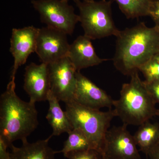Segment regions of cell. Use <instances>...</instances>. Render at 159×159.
<instances>
[{
	"label": "cell",
	"mask_w": 159,
	"mask_h": 159,
	"mask_svg": "<svg viewBox=\"0 0 159 159\" xmlns=\"http://www.w3.org/2000/svg\"><path fill=\"white\" fill-rule=\"evenodd\" d=\"M145 78V81L159 80V53L155 54L139 69Z\"/></svg>",
	"instance_id": "d6986e66"
},
{
	"label": "cell",
	"mask_w": 159,
	"mask_h": 159,
	"mask_svg": "<svg viewBox=\"0 0 159 159\" xmlns=\"http://www.w3.org/2000/svg\"><path fill=\"white\" fill-rule=\"evenodd\" d=\"M75 3L79 9V22L84 35L91 39L116 36L120 30L113 19L112 0L79 1Z\"/></svg>",
	"instance_id": "5b68a950"
},
{
	"label": "cell",
	"mask_w": 159,
	"mask_h": 159,
	"mask_svg": "<svg viewBox=\"0 0 159 159\" xmlns=\"http://www.w3.org/2000/svg\"><path fill=\"white\" fill-rule=\"evenodd\" d=\"M123 124L108 129L102 149V157L107 159H142L134 136Z\"/></svg>",
	"instance_id": "ba28073f"
},
{
	"label": "cell",
	"mask_w": 159,
	"mask_h": 159,
	"mask_svg": "<svg viewBox=\"0 0 159 159\" xmlns=\"http://www.w3.org/2000/svg\"><path fill=\"white\" fill-rule=\"evenodd\" d=\"M91 40L84 34L70 45L67 57L77 71L99 65L107 60L98 57Z\"/></svg>",
	"instance_id": "4fadbf2b"
},
{
	"label": "cell",
	"mask_w": 159,
	"mask_h": 159,
	"mask_svg": "<svg viewBox=\"0 0 159 159\" xmlns=\"http://www.w3.org/2000/svg\"><path fill=\"white\" fill-rule=\"evenodd\" d=\"M148 16L153 20L155 26L159 29V0H151Z\"/></svg>",
	"instance_id": "7402d4cb"
},
{
	"label": "cell",
	"mask_w": 159,
	"mask_h": 159,
	"mask_svg": "<svg viewBox=\"0 0 159 159\" xmlns=\"http://www.w3.org/2000/svg\"><path fill=\"white\" fill-rule=\"evenodd\" d=\"M51 135L45 140L29 143L27 140L22 141V145L16 147L12 144L10 147L9 159H55L57 151L53 150L49 145Z\"/></svg>",
	"instance_id": "5bb4252c"
},
{
	"label": "cell",
	"mask_w": 159,
	"mask_h": 159,
	"mask_svg": "<svg viewBox=\"0 0 159 159\" xmlns=\"http://www.w3.org/2000/svg\"><path fill=\"white\" fill-rule=\"evenodd\" d=\"M128 19L148 16L151 0H113Z\"/></svg>",
	"instance_id": "e0dca14e"
},
{
	"label": "cell",
	"mask_w": 159,
	"mask_h": 159,
	"mask_svg": "<svg viewBox=\"0 0 159 159\" xmlns=\"http://www.w3.org/2000/svg\"><path fill=\"white\" fill-rule=\"evenodd\" d=\"M8 148H9V145L0 137V159H10V152L7 151Z\"/></svg>",
	"instance_id": "603a6c76"
},
{
	"label": "cell",
	"mask_w": 159,
	"mask_h": 159,
	"mask_svg": "<svg viewBox=\"0 0 159 159\" xmlns=\"http://www.w3.org/2000/svg\"><path fill=\"white\" fill-rule=\"evenodd\" d=\"M67 35L48 26L39 29L35 53L42 63L49 65L67 57L70 44Z\"/></svg>",
	"instance_id": "9c48e42d"
},
{
	"label": "cell",
	"mask_w": 159,
	"mask_h": 159,
	"mask_svg": "<svg viewBox=\"0 0 159 159\" xmlns=\"http://www.w3.org/2000/svg\"><path fill=\"white\" fill-rule=\"evenodd\" d=\"M148 156L150 159H159V141L151 149Z\"/></svg>",
	"instance_id": "cb8c5ba5"
},
{
	"label": "cell",
	"mask_w": 159,
	"mask_h": 159,
	"mask_svg": "<svg viewBox=\"0 0 159 159\" xmlns=\"http://www.w3.org/2000/svg\"><path fill=\"white\" fill-rule=\"evenodd\" d=\"M24 89L33 102L48 100L51 91L48 65L31 63L26 67Z\"/></svg>",
	"instance_id": "7c38bea8"
},
{
	"label": "cell",
	"mask_w": 159,
	"mask_h": 159,
	"mask_svg": "<svg viewBox=\"0 0 159 159\" xmlns=\"http://www.w3.org/2000/svg\"><path fill=\"white\" fill-rule=\"evenodd\" d=\"M115 67L123 75L131 76L159 53V29L142 22L119 31L116 35Z\"/></svg>",
	"instance_id": "6da1fadb"
},
{
	"label": "cell",
	"mask_w": 159,
	"mask_h": 159,
	"mask_svg": "<svg viewBox=\"0 0 159 159\" xmlns=\"http://www.w3.org/2000/svg\"><path fill=\"white\" fill-rule=\"evenodd\" d=\"M66 112L73 129L85 134L94 149L102 154L106 135L111 122L116 116L114 110L107 111L89 108L74 100L65 102Z\"/></svg>",
	"instance_id": "277c9868"
},
{
	"label": "cell",
	"mask_w": 159,
	"mask_h": 159,
	"mask_svg": "<svg viewBox=\"0 0 159 159\" xmlns=\"http://www.w3.org/2000/svg\"><path fill=\"white\" fill-rule=\"evenodd\" d=\"M48 66L51 93L64 103L74 100L77 71L68 57L50 64Z\"/></svg>",
	"instance_id": "52a82bcc"
},
{
	"label": "cell",
	"mask_w": 159,
	"mask_h": 159,
	"mask_svg": "<svg viewBox=\"0 0 159 159\" xmlns=\"http://www.w3.org/2000/svg\"><path fill=\"white\" fill-rule=\"evenodd\" d=\"M49 108L46 119L51 125L53 133L51 135L59 136L64 133L68 134L73 129L66 111H63L61 107L59 101L51 91L48 95Z\"/></svg>",
	"instance_id": "9a60e30c"
},
{
	"label": "cell",
	"mask_w": 159,
	"mask_h": 159,
	"mask_svg": "<svg viewBox=\"0 0 159 159\" xmlns=\"http://www.w3.org/2000/svg\"><path fill=\"white\" fill-rule=\"evenodd\" d=\"M68 1H70V0H68ZM72 1H74V2L76 3L77 2H79V1H84V2H87V1H93V0H72Z\"/></svg>",
	"instance_id": "d4e9b609"
},
{
	"label": "cell",
	"mask_w": 159,
	"mask_h": 159,
	"mask_svg": "<svg viewBox=\"0 0 159 159\" xmlns=\"http://www.w3.org/2000/svg\"><path fill=\"white\" fill-rule=\"evenodd\" d=\"M39 30V29L32 26L12 29L10 51L14 61L11 80H15L17 69L25 63L30 54L35 52Z\"/></svg>",
	"instance_id": "30bf717a"
},
{
	"label": "cell",
	"mask_w": 159,
	"mask_h": 159,
	"mask_svg": "<svg viewBox=\"0 0 159 159\" xmlns=\"http://www.w3.org/2000/svg\"><path fill=\"white\" fill-rule=\"evenodd\" d=\"M15 80H11L0 98V137L9 148L16 140H27L39 124L35 103L18 97Z\"/></svg>",
	"instance_id": "7a4b0ae2"
},
{
	"label": "cell",
	"mask_w": 159,
	"mask_h": 159,
	"mask_svg": "<svg viewBox=\"0 0 159 159\" xmlns=\"http://www.w3.org/2000/svg\"><path fill=\"white\" fill-rule=\"evenodd\" d=\"M77 83L74 100L81 105L94 109L107 107L111 109L114 100L89 78L77 71Z\"/></svg>",
	"instance_id": "8fae6325"
},
{
	"label": "cell",
	"mask_w": 159,
	"mask_h": 159,
	"mask_svg": "<svg viewBox=\"0 0 159 159\" xmlns=\"http://www.w3.org/2000/svg\"><path fill=\"white\" fill-rule=\"evenodd\" d=\"M102 159H106V158H105L102 157Z\"/></svg>",
	"instance_id": "484cf974"
},
{
	"label": "cell",
	"mask_w": 159,
	"mask_h": 159,
	"mask_svg": "<svg viewBox=\"0 0 159 159\" xmlns=\"http://www.w3.org/2000/svg\"><path fill=\"white\" fill-rule=\"evenodd\" d=\"M68 0H32L31 4L47 26L71 35L79 22Z\"/></svg>",
	"instance_id": "8992f818"
},
{
	"label": "cell",
	"mask_w": 159,
	"mask_h": 159,
	"mask_svg": "<svg viewBox=\"0 0 159 159\" xmlns=\"http://www.w3.org/2000/svg\"><path fill=\"white\" fill-rule=\"evenodd\" d=\"M148 93L156 104H159V80L144 81Z\"/></svg>",
	"instance_id": "44dd1931"
},
{
	"label": "cell",
	"mask_w": 159,
	"mask_h": 159,
	"mask_svg": "<svg viewBox=\"0 0 159 159\" xmlns=\"http://www.w3.org/2000/svg\"><path fill=\"white\" fill-rule=\"evenodd\" d=\"M134 137L140 150L148 156L151 149L159 141V123L146 121L139 125Z\"/></svg>",
	"instance_id": "2e32d148"
},
{
	"label": "cell",
	"mask_w": 159,
	"mask_h": 159,
	"mask_svg": "<svg viewBox=\"0 0 159 159\" xmlns=\"http://www.w3.org/2000/svg\"><path fill=\"white\" fill-rule=\"evenodd\" d=\"M68 159H102V154L96 149L72 152L65 156Z\"/></svg>",
	"instance_id": "ffe728a7"
},
{
	"label": "cell",
	"mask_w": 159,
	"mask_h": 159,
	"mask_svg": "<svg viewBox=\"0 0 159 159\" xmlns=\"http://www.w3.org/2000/svg\"></svg>",
	"instance_id": "4316f807"
},
{
	"label": "cell",
	"mask_w": 159,
	"mask_h": 159,
	"mask_svg": "<svg viewBox=\"0 0 159 159\" xmlns=\"http://www.w3.org/2000/svg\"><path fill=\"white\" fill-rule=\"evenodd\" d=\"M129 82L123 84L120 98L114 100V111L123 124L140 125L156 116L159 109L139 77V71L130 76Z\"/></svg>",
	"instance_id": "3957f363"
},
{
	"label": "cell",
	"mask_w": 159,
	"mask_h": 159,
	"mask_svg": "<svg viewBox=\"0 0 159 159\" xmlns=\"http://www.w3.org/2000/svg\"><path fill=\"white\" fill-rule=\"evenodd\" d=\"M68 135V138L64 144L63 148L61 150L57 151V153H62L65 156L72 152L94 149L88 137L79 129H73Z\"/></svg>",
	"instance_id": "ac0fdd59"
}]
</instances>
